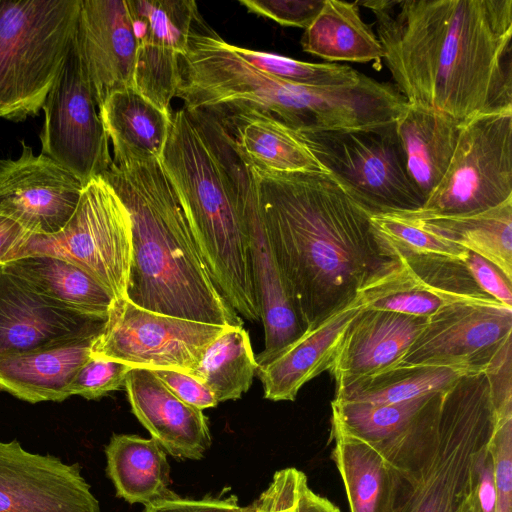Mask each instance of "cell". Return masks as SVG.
I'll return each mask as SVG.
<instances>
[{"instance_id":"6da1fadb","label":"cell","mask_w":512,"mask_h":512,"mask_svg":"<svg viewBox=\"0 0 512 512\" xmlns=\"http://www.w3.org/2000/svg\"><path fill=\"white\" fill-rule=\"evenodd\" d=\"M408 104L459 124L512 112V0H366Z\"/></svg>"},{"instance_id":"7a4b0ae2","label":"cell","mask_w":512,"mask_h":512,"mask_svg":"<svg viewBox=\"0 0 512 512\" xmlns=\"http://www.w3.org/2000/svg\"><path fill=\"white\" fill-rule=\"evenodd\" d=\"M248 168L265 229L305 330L351 303L397 262L375 231L372 213L328 173Z\"/></svg>"},{"instance_id":"3957f363","label":"cell","mask_w":512,"mask_h":512,"mask_svg":"<svg viewBox=\"0 0 512 512\" xmlns=\"http://www.w3.org/2000/svg\"><path fill=\"white\" fill-rule=\"evenodd\" d=\"M511 411L487 370L432 394L405 427L378 442L391 478L389 512H473L480 468Z\"/></svg>"},{"instance_id":"277c9868","label":"cell","mask_w":512,"mask_h":512,"mask_svg":"<svg viewBox=\"0 0 512 512\" xmlns=\"http://www.w3.org/2000/svg\"><path fill=\"white\" fill-rule=\"evenodd\" d=\"M101 177L118 195L131 221L125 298L160 314L242 326L211 278L160 158L112 160Z\"/></svg>"},{"instance_id":"5b68a950","label":"cell","mask_w":512,"mask_h":512,"mask_svg":"<svg viewBox=\"0 0 512 512\" xmlns=\"http://www.w3.org/2000/svg\"><path fill=\"white\" fill-rule=\"evenodd\" d=\"M160 161L220 294L247 320H261L242 213L249 171L226 132L207 113L179 109Z\"/></svg>"},{"instance_id":"8992f818","label":"cell","mask_w":512,"mask_h":512,"mask_svg":"<svg viewBox=\"0 0 512 512\" xmlns=\"http://www.w3.org/2000/svg\"><path fill=\"white\" fill-rule=\"evenodd\" d=\"M80 0H0V118L37 116L69 52Z\"/></svg>"},{"instance_id":"52a82bcc","label":"cell","mask_w":512,"mask_h":512,"mask_svg":"<svg viewBox=\"0 0 512 512\" xmlns=\"http://www.w3.org/2000/svg\"><path fill=\"white\" fill-rule=\"evenodd\" d=\"M300 133L326 172L372 214L412 212L424 204L407 175L395 123Z\"/></svg>"},{"instance_id":"ba28073f","label":"cell","mask_w":512,"mask_h":512,"mask_svg":"<svg viewBox=\"0 0 512 512\" xmlns=\"http://www.w3.org/2000/svg\"><path fill=\"white\" fill-rule=\"evenodd\" d=\"M47 254L68 260L123 299L131 260V221L113 188L101 177L87 183L77 208L58 233L30 234L14 259ZM13 260V259H12Z\"/></svg>"},{"instance_id":"9c48e42d","label":"cell","mask_w":512,"mask_h":512,"mask_svg":"<svg viewBox=\"0 0 512 512\" xmlns=\"http://www.w3.org/2000/svg\"><path fill=\"white\" fill-rule=\"evenodd\" d=\"M512 199V112L475 117L460 126L446 173L415 217L483 212Z\"/></svg>"},{"instance_id":"30bf717a","label":"cell","mask_w":512,"mask_h":512,"mask_svg":"<svg viewBox=\"0 0 512 512\" xmlns=\"http://www.w3.org/2000/svg\"><path fill=\"white\" fill-rule=\"evenodd\" d=\"M226 327L152 312L126 298L116 299L93 341L91 355L132 368L174 369L189 374Z\"/></svg>"},{"instance_id":"8fae6325","label":"cell","mask_w":512,"mask_h":512,"mask_svg":"<svg viewBox=\"0 0 512 512\" xmlns=\"http://www.w3.org/2000/svg\"><path fill=\"white\" fill-rule=\"evenodd\" d=\"M75 34V33H74ZM73 37L42 110L41 153L85 186L112 164L109 138Z\"/></svg>"},{"instance_id":"7c38bea8","label":"cell","mask_w":512,"mask_h":512,"mask_svg":"<svg viewBox=\"0 0 512 512\" xmlns=\"http://www.w3.org/2000/svg\"><path fill=\"white\" fill-rule=\"evenodd\" d=\"M512 308L497 300L447 305L426 324L395 369L451 367L486 371L511 343Z\"/></svg>"},{"instance_id":"4fadbf2b","label":"cell","mask_w":512,"mask_h":512,"mask_svg":"<svg viewBox=\"0 0 512 512\" xmlns=\"http://www.w3.org/2000/svg\"><path fill=\"white\" fill-rule=\"evenodd\" d=\"M84 185L66 168L21 141L17 158H0V215L32 235L61 231L74 214Z\"/></svg>"},{"instance_id":"5bb4252c","label":"cell","mask_w":512,"mask_h":512,"mask_svg":"<svg viewBox=\"0 0 512 512\" xmlns=\"http://www.w3.org/2000/svg\"><path fill=\"white\" fill-rule=\"evenodd\" d=\"M137 41L133 87L165 112L176 97L180 56L198 18L192 0H126Z\"/></svg>"},{"instance_id":"9a60e30c","label":"cell","mask_w":512,"mask_h":512,"mask_svg":"<svg viewBox=\"0 0 512 512\" xmlns=\"http://www.w3.org/2000/svg\"><path fill=\"white\" fill-rule=\"evenodd\" d=\"M397 257L393 266L360 291L367 308L428 318L453 303L495 300L479 288L460 260Z\"/></svg>"},{"instance_id":"2e32d148","label":"cell","mask_w":512,"mask_h":512,"mask_svg":"<svg viewBox=\"0 0 512 512\" xmlns=\"http://www.w3.org/2000/svg\"><path fill=\"white\" fill-rule=\"evenodd\" d=\"M0 512H101L78 463L0 440Z\"/></svg>"},{"instance_id":"e0dca14e","label":"cell","mask_w":512,"mask_h":512,"mask_svg":"<svg viewBox=\"0 0 512 512\" xmlns=\"http://www.w3.org/2000/svg\"><path fill=\"white\" fill-rule=\"evenodd\" d=\"M105 321L36 293L0 267V359L96 337Z\"/></svg>"},{"instance_id":"ac0fdd59","label":"cell","mask_w":512,"mask_h":512,"mask_svg":"<svg viewBox=\"0 0 512 512\" xmlns=\"http://www.w3.org/2000/svg\"><path fill=\"white\" fill-rule=\"evenodd\" d=\"M74 38L98 109L133 87L137 41L126 0H80Z\"/></svg>"},{"instance_id":"d6986e66","label":"cell","mask_w":512,"mask_h":512,"mask_svg":"<svg viewBox=\"0 0 512 512\" xmlns=\"http://www.w3.org/2000/svg\"><path fill=\"white\" fill-rule=\"evenodd\" d=\"M426 321L365 307L346 329L329 369L335 392L394 370Z\"/></svg>"},{"instance_id":"ffe728a7","label":"cell","mask_w":512,"mask_h":512,"mask_svg":"<svg viewBox=\"0 0 512 512\" xmlns=\"http://www.w3.org/2000/svg\"><path fill=\"white\" fill-rule=\"evenodd\" d=\"M242 213L260 317L264 326L265 347L261 353L255 355L257 364L261 365L299 338L305 329L295 311L265 229L251 174L243 188Z\"/></svg>"},{"instance_id":"44dd1931","label":"cell","mask_w":512,"mask_h":512,"mask_svg":"<svg viewBox=\"0 0 512 512\" xmlns=\"http://www.w3.org/2000/svg\"><path fill=\"white\" fill-rule=\"evenodd\" d=\"M125 389L133 414L151 438L177 459L198 460L211 446L203 411L184 403L147 368H132Z\"/></svg>"},{"instance_id":"7402d4cb","label":"cell","mask_w":512,"mask_h":512,"mask_svg":"<svg viewBox=\"0 0 512 512\" xmlns=\"http://www.w3.org/2000/svg\"><path fill=\"white\" fill-rule=\"evenodd\" d=\"M367 307L359 295L348 305L310 327L267 362L258 365L264 398L294 401L304 384L329 370L341 339L354 318Z\"/></svg>"},{"instance_id":"603a6c76","label":"cell","mask_w":512,"mask_h":512,"mask_svg":"<svg viewBox=\"0 0 512 512\" xmlns=\"http://www.w3.org/2000/svg\"><path fill=\"white\" fill-rule=\"evenodd\" d=\"M206 113L219 122L239 157L254 170L327 173L301 133L270 114L253 109Z\"/></svg>"},{"instance_id":"cb8c5ba5","label":"cell","mask_w":512,"mask_h":512,"mask_svg":"<svg viewBox=\"0 0 512 512\" xmlns=\"http://www.w3.org/2000/svg\"><path fill=\"white\" fill-rule=\"evenodd\" d=\"M96 337L1 358L0 391L33 404L64 401Z\"/></svg>"},{"instance_id":"d4e9b609","label":"cell","mask_w":512,"mask_h":512,"mask_svg":"<svg viewBox=\"0 0 512 512\" xmlns=\"http://www.w3.org/2000/svg\"><path fill=\"white\" fill-rule=\"evenodd\" d=\"M460 126L443 113L408 103L395 121L407 175L424 202L447 171Z\"/></svg>"},{"instance_id":"484cf974","label":"cell","mask_w":512,"mask_h":512,"mask_svg":"<svg viewBox=\"0 0 512 512\" xmlns=\"http://www.w3.org/2000/svg\"><path fill=\"white\" fill-rule=\"evenodd\" d=\"M36 293L63 306L106 320L116 298L74 263L47 254H31L0 266Z\"/></svg>"},{"instance_id":"4316f807","label":"cell","mask_w":512,"mask_h":512,"mask_svg":"<svg viewBox=\"0 0 512 512\" xmlns=\"http://www.w3.org/2000/svg\"><path fill=\"white\" fill-rule=\"evenodd\" d=\"M113 161L160 158L168 138L171 113L145 98L134 87L112 93L99 108Z\"/></svg>"},{"instance_id":"83f0119b","label":"cell","mask_w":512,"mask_h":512,"mask_svg":"<svg viewBox=\"0 0 512 512\" xmlns=\"http://www.w3.org/2000/svg\"><path fill=\"white\" fill-rule=\"evenodd\" d=\"M106 474L117 497L145 506L173 497L169 490L170 465L166 453L153 438L113 434L105 447Z\"/></svg>"},{"instance_id":"f1b7e54d","label":"cell","mask_w":512,"mask_h":512,"mask_svg":"<svg viewBox=\"0 0 512 512\" xmlns=\"http://www.w3.org/2000/svg\"><path fill=\"white\" fill-rule=\"evenodd\" d=\"M300 42L303 51L327 61L371 62L375 69L382 67V46L361 17L358 1L324 0Z\"/></svg>"},{"instance_id":"f546056e","label":"cell","mask_w":512,"mask_h":512,"mask_svg":"<svg viewBox=\"0 0 512 512\" xmlns=\"http://www.w3.org/2000/svg\"><path fill=\"white\" fill-rule=\"evenodd\" d=\"M331 452L346 491L350 512H389L391 478L379 443L333 427Z\"/></svg>"},{"instance_id":"4dcf8cb0","label":"cell","mask_w":512,"mask_h":512,"mask_svg":"<svg viewBox=\"0 0 512 512\" xmlns=\"http://www.w3.org/2000/svg\"><path fill=\"white\" fill-rule=\"evenodd\" d=\"M410 216L440 236L491 262L512 281V199L475 214Z\"/></svg>"},{"instance_id":"1f68e13d","label":"cell","mask_w":512,"mask_h":512,"mask_svg":"<svg viewBox=\"0 0 512 512\" xmlns=\"http://www.w3.org/2000/svg\"><path fill=\"white\" fill-rule=\"evenodd\" d=\"M258 364L248 332L227 326L205 349L189 375L203 382L219 402L239 399L252 385Z\"/></svg>"},{"instance_id":"d6a6232c","label":"cell","mask_w":512,"mask_h":512,"mask_svg":"<svg viewBox=\"0 0 512 512\" xmlns=\"http://www.w3.org/2000/svg\"><path fill=\"white\" fill-rule=\"evenodd\" d=\"M467 372L440 366L394 369L374 379L335 392L334 399L394 404L439 392Z\"/></svg>"},{"instance_id":"836d02e7","label":"cell","mask_w":512,"mask_h":512,"mask_svg":"<svg viewBox=\"0 0 512 512\" xmlns=\"http://www.w3.org/2000/svg\"><path fill=\"white\" fill-rule=\"evenodd\" d=\"M431 395L394 404L333 399L331 424L363 440L382 442L405 427Z\"/></svg>"},{"instance_id":"e575fe53","label":"cell","mask_w":512,"mask_h":512,"mask_svg":"<svg viewBox=\"0 0 512 512\" xmlns=\"http://www.w3.org/2000/svg\"><path fill=\"white\" fill-rule=\"evenodd\" d=\"M371 223L394 255H435L465 262L469 251L404 212L372 214Z\"/></svg>"},{"instance_id":"d590c367","label":"cell","mask_w":512,"mask_h":512,"mask_svg":"<svg viewBox=\"0 0 512 512\" xmlns=\"http://www.w3.org/2000/svg\"><path fill=\"white\" fill-rule=\"evenodd\" d=\"M254 68L281 81L311 87H341L358 83L364 74L347 65L309 63L232 45Z\"/></svg>"},{"instance_id":"8d00e7d4","label":"cell","mask_w":512,"mask_h":512,"mask_svg":"<svg viewBox=\"0 0 512 512\" xmlns=\"http://www.w3.org/2000/svg\"><path fill=\"white\" fill-rule=\"evenodd\" d=\"M257 501L264 512H341L330 500L312 491L306 475L296 468L275 472Z\"/></svg>"},{"instance_id":"74e56055","label":"cell","mask_w":512,"mask_h":512,"mask_svg":"<svg viewBox=\"0 0 512 512\" xmlns=\"http://www.w3.org/2000/svg\"><path fill=\"white\" fill-rule=\"evenodd\" d=\"M131 366L113 359L91 355L78 369L69 385V395L99 399L125 386Z\"/></svg>"},{"instance_id":"f35d334b","label":"cell","mask_w":512,"mask_h":512,"mask_svg":"<svg viewBox=\"0 0 512 512\" xmlns=\"http://www.w3.org/2000/svg\"><path fill=\"white\" fill-rule=\"evenodd\" d=\"M490 449L496 490L494 512H512V412L501 418Z\"/></svg>"},{"instance_id":"ab89813d","label":"cell","mask_w":512,"mask_h":512,"mask_svg":"<svg viewBox=\"0 0 512 512\" xmlns=\"http://www.w3.org/2000/svg\"><path fill=\"white\" fill-rule=\"evenodd\" d=\"M249 12L280 25L306 29L323 7L324 0H239Z\"/></svg>"},{"instance_id":"60d3db41","label":"cell","mask_w":512,"mask_h":512,"mask_svg":"<svg viewBox=\"0 0 512 512\" xmlns=\"http://www.w3.org/2000/svg\"><path fill=\"white\" fill-rule=\"evenodd\" d=\"M164 385L184 403L200 410L215 407L217 399L197 378L174 369H151Z\"/></svg>"},{"instance_id":"b9f144b4","label":"cell","mask_w":512,"mask_h":512,"mask_svg":"<svg viewBox=\"0 0 512 512\" xmlns=\"http://www.w3.org/2000/svg\"><path fill=\"white\" fill-rule=\"evenodd\" d=\"M464 263L484 293L512 308V281L495 265L470 251Z\"/></svg>"},{"instance_id":"7bdbcfd3","label":"cell","mask_w":512,"mask_h":512,"mask_svg":"<svg viewBox=\"0 0 512 512\" xmlns=\"http://www.w3.org/2000/svg\"><path fill=\"white\" fill-rule=\"evenodd\" d=\"M235 496L229 498L183 499L177 494L145 506L144 512H242Z\"/></svg>"},{"instance_id":"ee69618b","label":"cell","mask_w":512,"mask_h":512,"mask_svg":"<svg viewBox=\"0 0 512 512\" xmlns=\"http://www.w3.org/2000/svg\"><path fill=\"white\" fill-rule=\"evenodd\" d=\"M29 235L20 224L0 215V266L14 259Z\"/></svg>"},{"instance_id":"f6af8a7d","label":"cell","mask_w":512,"mask_h":512,"mask_svg":"<svg viewBox=\"0 0 512 512\" xmlns=\"http://www.w3.org/2000/svg\"><path fill=\"white\" fill-rule=\"evenodd\" d=\"M245 512H264L258 501L256 500L253 504L245 507Z\"/></svg>"},{"instance_id":"bcb514c9","label":"cell","mask_w":512,"mask_h":512,"mask_svg":"<svg viewBox=\"0 0 512 512\" xmlns=\"http://www.w3.org/2000/svg\"><path fill=\"white\" fill-rule=\"evenodd\" d=\"M242 512H245V507L243 508V511Z\"/></svg>"}]
</instances>
